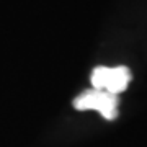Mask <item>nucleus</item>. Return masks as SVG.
Here are the masks:
<instances>
[{
	"instance_id": "obj_1",
	"label": "nucleus",
	"mask_w": 147,
	"mask_h": 147,
	"mask_svg": "<svg viewBox=\"0 0 147 147\" xmlns=\"http://www.w3.org/2000/svg\"><path fill=\"white\" fill-rule=\"evenodd\" d=\"M72 105L79 111L95 110L98 111L106 121H113L118 118L119 98H118V95H113L110 92H105V90L88 88V90H84L80 95H77L74 98Z\"/></svg>"
},
{
	"instance_id": "obj_2",
	"label": "nucleus",
	"mask_w": 147,
	"mask_h": 147,
	"mask_svg": "<svg viewBox=\"0 0 147 147\" xmlns=\"http://www.w3.org/2000/svg\"><path fill=\"white\" fill-rule=\"evenodd\" d=\"M132 80V74L129 67L118 65V67H105L98 65L92 70V88L105 90L113 95H119L127 88L129 82Z\"/></svg>"
}]
</instances>
